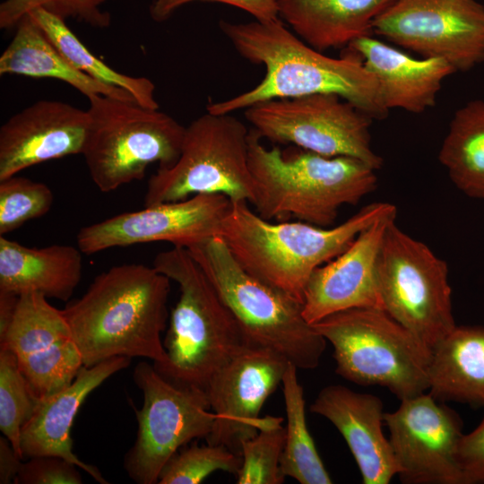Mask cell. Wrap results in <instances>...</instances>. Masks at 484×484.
Returning <instances> with one entry per match:
<instances>
[{"mask_svg": "<svg viewBox=\"0 0 484 484\" xmlns=\"http://www.w3.org/2000/svg\"><path fill=\"white\" fill-rule=\"evenodd\" d=\"M393 0H277L279 16L310 47L324 52L370 35Z\"/></svg>", "mask_w": 484, "mask_h": 484, "instance_id": "cell-24", "label": "cell"}, {"mask_svg": "<svg viewBox=\"0 0 484 484\" xmlns=\"http://www.w3.org/2000/svg\"><path fill=\"white\" fill-rule=\"evenodd\" d=\"M376 274L383 310L432 353L456 326L446 263L393 220L383 238Z\"/></svg>", "mask_w": 484, "mask_h": 484, "instance_id": "cell-10", "label": "cell"}, {"mask_svg": "<svg viewBox=\"0 0 484 484\" xmlns=\"http://www.w3.org/2000/svg\"><path fill=\"white\" fill-rule=\"evenodd\" d=\"M263 138L321 155L349 156L378 170L383 159L371 145L372 118L334 94H311L263 101L245 109Z\"/></svg>", "mask_w": 484, "mask_h": 484, "instance_id": "cell-12", "label": "cell"}, {"mask_svg": "<svg viewBox=\"0 0 484 484\" xmlns=\"http://www.w3.org/2000/svg\"><path fill=\"white\" fill-rule=\"evenodd\" d=\"M249 130L230 114H206L186 126L181 151L148 180L144 206L200 194H220L232 203L254 200L248 164Z\"/></svg>", "mask_w": 484, "mask_h": 484, "instance_id": "cell-9", "label": "cell"}, {"mask_svg": "<svg viewBox=\"0 0 484 484\" xmlns=\"http://www.w3.org/2000/svg\"><path fill=\"white\" fill-rule=\"evenodd\" d=\"M131 359L114 357L91 367H82L71 385L41 397L21 431L23 458L40 455L62 457L100 484L108 483L99 470L82 462L73 452L71 428L88 395L115 373L127 367Z\"/></svg>", "mask_w": 484, "mask_h": 484, "instance_id": "cell-20", "label": "cell"}, {"mask_svg": "<svg viewBox=\"0 0 484 484\" xmlns=\"http://www.w3.org/2000/svg\"><path fill=\"white\" fill-rule=\"evenodd\" d=\"M438 160L461 192L484 200V100H471L455 111Z\"/></svg>", "mask_w": 484, "mask_h": 484, "instance_id": "cell-27", "label": "cell"}, {"mask_svg": "<svg viewBox=\"0 0 484 484\" xmlns=\"http://www.w3.org/2000/svg\"><path fill=\"white\" fill-rule=\"evenodd\" d=\"M457 462L462 484H484V416L471 432L462 436Z\"/></svg>", "mask_w": 484, "mask_h": 484, "instance_id": "cell-37", "label": "cell"}, {"mask_svg": "<svg viewBox=\"0 0 484 484\" xmlns=\"http://www.w3.org/2000/svg\"><path fill=\"white\" fill-rule=\"evenodd\" d=\"M348 49L376 78L388 110L422 113L434 107L444 80L455 73L444 59L414 58L371 34L355 39Z\"/></svg>", "mask_w": 484, "mask_h": 484, "instance_id": "cell-21", "label": "cell"}, {"mask_svg": "<svg viewBox=\"0 0 484 484\" xmlns=\"http://www.w3.org/2000/svg\"><path fill=\"white\" fill-rule=\"evenodd\" d=\"M297 372L298 367L290 363L281 383L287 426L281 470L285 478L300 484H331L332 478L307 428L304 392Z\"/></svg>", "mask_w": 484, "mask_h": 484, "instance_id": "cell-28", "label": "cell"}, {"mask_svg": "<svg viewBox=\"0 0 484 484\" xmlns=\"http://www.w3.org/2000/svg\"><path fill=\"white\" fill-rule=\"evenodd\" d=\"M169 292L170 279L143 264L116 265L96 276L80 298L62 309L83 366L114 357L163 363Z\"/></svg>", "mask_w": 484, "mask_h": 484, "instance_id": "cell-2", "label": "cell"}, {"mask_svg": "<svg viewBox=\"0 0 484 484\" xmlns=\"http://www.w3.org/2000/svg\"><path fill=\"white\" fill-rule=\"evenodd\" d=\"M372 32L467 72L484 63V4L477 0H393Z\"/></svg>", "mask_w": 484, "mask_h": 484, "instance_id": "cell-13", "label": "cell"}, {"mask_svg": "<svg viewBox=\"0 0 484 484\" xmlns=\"http://www.w3.org/2000/svg\"><path fill=\"white\" fill-rule=\"evenodd\" d=\"M281 421V418L272 417L255 436L243 442L242 463L236 475L238 484H281L285 481L281 457L286 430Z\"/></svg>", "mask_w": 484, "mask_h": 484, "instance_id": "cell-31", "label": "cell"}, {"mask_svg": "<svg viewBox=\"0 0 484 484\" xmlns=\"http://www.w3.org/2000/svg\"><path fill=\"white\" fill-rule=\"evenodd\" d=\"M252 346L282 356L298 369L315 368L326 340L303 315V303L246 272L220 236L187 248Z\"/></svg>", "mask_w": 484, "mask_h": 484, "instance_id": "cell-6", "label": "cell"}, {"mask_svg": "<svg viewBox=\"0 0 484 484\" xmlns=\"http://www.w3.org/2000/svg\"><path fill=\"white\" fill-rule=\"evenodd\" d=\"M220 29L237 52L250 63L265 68L254 88L206 106L212 114H230L275 99L311 94H334L372 119L385 118L386 108L376 78L360 57L348 49L341 57L328 56L307 45L281 20L230 22Z\"/></svg>", "mask_w": 484, "mask_h": 484, "instance_id": "cell-1", "label": "cell"}, {"mask_svg": "<svg viewBox=\"0 0 484 484\" xmlns=\"http://www.w3.org/2000/svg\"><path fill=\"white\" fill-rule=\"evenodd\" d=\"M0 350L13 353L29 376L67 359L75 343L63 310L42 294L27 292L18 295L12 320L0 334Z\"/></svg>", "mask_w": 484, "mask_h": 484, "instance_id": "cell-22", "label": "cell"}, {"mask_svg": "<svg viewBox=\"0 0 484 484\" xmlns=\"http://www.w3.org/2000/svg\"><path fill=\"white\" fill-rule=\"evenodd\" d=\"M384 420L402 483L462 484L457 448L462 420L455 411L424 393L402 400Z\"/></svg>", "mask_w": 484, "mask_h": 484, "instance_id": "cell-15", "label": "cell"}, {"mask_svg": "<svg viewBox=\"0 0 484 484\" xmlns=\"http://www.w3.org/2000/svg\"><path fill=\"white\" fill-rule=\"evenodd\" d=\"M18 295L0 290V334L9 325L15 310Z\"/></svg>", "mask_w": 484, "mask_h": 484, "instance_id": "cell-39", "label": "cell"}, {"mask_svg": "<svg viewBox=\"0 0 484 484\" xmlns=\"http://www.w3.org/2000/svg\"><path fill=\"white\" fill-rule=\"evenodd\" d=\"M82 254L78 246L35 248L0 236V290L67 301L82 278Z\"/></svg>", "mask_w": 484, "mask_h": 484, "instance_id": "cell-23", "label": "cell"}, {"mask_svg": "<svg viewBox=\"0 0 484 484\" xmlns=\"http://www.w3.org/2000/svg\"><path fill=\"white\" fill-rule=\"evenodd\" d=\"M341 433L359 469L364 484H388L400 467L383 432L382 400L344 385L324 387L310 405Z\"/></svg>", "mask_w": 484, "mask_h": 484, "instance_id": "cell-19", "label": "cell"}, {"mask_svg": "<svg viewBox=\"0 0 484 484\" xmlns=\"http://www.w3.org/2000/svg\"><path fill=\"white\" fill-rule=\"evenodd\" d=\"M152 266L180 290L163 340L166 360L153 366L177 385L206 392L213 375L252 345L187 248L159 253Z\"/></svg>", "mask_w": 484, "mask_h": 484, "instance_id": "cell-5", "label": "cell"}, {"mask_svg": "<svg viewBox=\"0 0 484 484\" xmlns=\"http://www.w3.org/2000/svg\"><path fill=\"white\" fill-rule=\"evenodd\" d=\"M87 110L57 100H39L0 128V181L51 160L82 154Z\"/></svg>", "mask_w": 484, "mask_h": 484, "instance_id": "cell-18", "label": "cell"}, {"mask_svg": "<svg viewBox=\"0 0 484 484\" xmlns=\"http://www.w3.org/2000/svg\"><path fill=\"white\" fill-rule=\"evenodd\" d=\"M241 455L222 445L193 444L177 451L160 472V484H199L209 475L223 471L237 475Z\"/></svg>", "mask_w": 484, "mask_h": 484, "instance_id": "cell-32", "label": "cell"}, {"mask_svg": "<svg viewBox=\"0 0 484 484\" xmlns=\"http://www.w3.org/2000/svg\"><path fill=\"white\" fill-rule=\"evenodd\" d=\"M54 202L44 183L17 175L0 181V236L48 212Z\"/></svg>", "mask_w": 484, "mask_h": 484, "instance_id": "cell-33", "label": "cell"}, {"mask_svg": "<svg viewBox=\"0 0 484 484\" xmlns=\"http://www.w3.org/2000/svg\"><path fill=\"white\" fill-rule=\"evenodd\" d=\"M28 13L75 69L104 84L128 91L144 108H160L155 99L152 81L144 76H130L119 73L108 65L92 54L68 28L65 21L59 17L42 8H36Z\"/></svg>", "mask_w": 484, "mask_h": 484, "instance_id": "cell-29", "label": "cell"}, {"mask_svg": "<svg viewBox=\"0 0 484 484\" xmlns=\"http://www.w3.org/2000/svg\"><path fill=\"white\" fill-rule=\"evenodd\" d=\"M22 458L13 449L9 440L4 436L0 437V483H14L22 466Z\"/></svg>", "mask_w": 484, "mask_h": 484, "instance_id": "cell-38", "label": "cell"}, {"mask_svg": "<svg viewBox=\"0 0 484 484\" xmlns=\"http://www.w3.org/2000/svg\"><path fill=\"white\" fill-rule=\"evenodd\" d=\"M133 379L143 391V404L135 410L137 436L124 468L136 483L154 484L177 451L209 436L215 414L205 391L177 385L145 361L136 365Z\"/></svg>", "mask_w": 484, "mask_h": 484, "instance_id": "cell-11", "label": "cell"}, {"mask_svg": "<svg viewBox=\"0 0 484 484\" xmlns=\"http://www.w3.org/2000/svg\"><path fill=\"white\" fill-rule=\"evenodd\" d=\"M333 349L335 372L359 385H379L400 401L429 388L431 351L385 310L351 308L312 324Z\"/></svg>", "mask_w": 484, "mask_h": 484, "instance_id": "cell-7", "label": "cell"}, {"mask_svg": "<svg viewBox=\"0 0 484 484\" xmlns=\"http://www.w3.org/2000/svg\"><path fill=\"white\" fill-rule=\"evenodd\" d=\"M428 379L437 401L484 407V326L456 325L432 350Z\"/></svg>", "mask_w": 484, "mask_h": 484, "instance_id": "cell-25", "label": "cell"}, {"mask_svg": "<svg viewBox=\"0 0 484 484\" xmlns=\"http://www.w3.org/2000/svg\"><path fill=\"white\" fill-rule=\"evenodd\" d=\"M109 0H4L0 4V28H15L29 12L42 8L65 21L76 20L91 27L104 29L110 25L111 15L101 6Z\"/></svg>", "mask_w": 484, "mask_h": 484, "instance_id": "cell-34", "label": "cell"}, {"mask_svg": "<svg viewBox=\"0 0 484 484\" xmlns=\"http://www.w3.org/2000/svg\"><path fill=\"white\" fill-rule=\"evenodd\" d=\"M261 138L250 130L248 164L255 185L251 204L266 220L331 227L341 206L357 204L376 188V169L359 159L268 149Z\"/></svg>", "mask_w": 484, "mask_h": 484, "instance_id": "cell-4", "label": "cell"}, {"mask_svg": "<svg viewBox=\"0 0 484 484\" xmlns=\"http://www.w3.org/2000/svg\"><path fill=\"white\" fill-rule=\"evenodd\" d=\"M90 121L82 156L95 186L104 193L141 180L147 168L172 166L186 126L169 115L108 96L89 99Z\"/></svg>", "mask_w": 484, "mask_h": 484, "instance_id": "cell-8", "label": "cell"}, {"mask_svg": "<svg viewBox=\"0 0 484 484\" xmlns=\"http://www.w3.org/2000/svg\"><path fill=\"white\" fill-rule=\"evenodd\" d=\"M78 467L59 456L40 455L22 463L15 484H81Z\"/></svg>", "mask_w": 484, "mask_h": 484, "instance_id": "cell-35", "label": "cell"}, {"mask_svg": "<svg viewBox=\"0 0 484 484\" xmlns=\"http://www.w3.org/2000/svg\"><path fill=\"white\" fill-rule=\"evenodd\" d=\"M290 362L275 351L249 346L222 366L206 388L215 414L206 442L240 454L244 441L255 436L272 417L260 418L267 398L281 385Z\"/></svg>", "mask_w": 484, "mask_h": 484, "instance_id": "cell-16", "label": "cell"}, {"mask_svg": "<svg viewBox=\"0 0 484 484\" xmlns=\"http://www.w3.org/2000/svg\"><path fill=\"white\" fill-rule=\"evenodd\" d=\"M396 215L390 203L362 207L337 226L319 227L303 221H270L246 202L232 203L219 236L249 273L303 303L310 276L341 254L378 219Z\"/></svg>", "mask_w": 484, "mask_h": 484, "instance_id": "cell-3", "label": "cell"}, {"mask_svg": "<svg viewBox=\"0 0 484 484\" xmlns=\"http://www.w3.org/2000/svg\"><path fill=\"white\" fill-rule=\"evenodd\" d=\"M194 2H212L229 4L251 14L259 22L281 19L277 0H152L150 15L157 22L169 20L181 6Z\"/></svg>", "mask_w": 484, "mask_h": 484, "instance_id": "cell-36", "label": "cell"}, {"mask_svg": "<svg viewBox=\"0 0 484 484\" xmlns=\"http://www.w3.org/2000/svg\"><path fill=\"white\" fill-rule=\"evenodd\" d=\"M0 74L56 79L88 99L103 95L136 102L128 91L98 82L71 65L29 13L19 21L13 39L0 56Z\"/></svg>", "mask_w": 484, "mask_h": 484, "instance_id": "cell-26", "label": "cell"}, {"mask_svg": "<svg viewBox=\"0 0 484 484\" xmlns=\"http://www.w3.org/2000/svg\"><path fill=\"white\" fill-rule=\"evenodd\" d=\"M38 400L14 354L0 350V430L22 459V428L30 418Z\"/></svg>", "mask_w": 484, "mask_h": 484, "instance_id": "cell-30", "label": "cell"}, {"mask_svg": "<svg viewBox=\"0 0 484 484\" xmlns=\"http://www.w3.org/2000/svg\"><path fill=\"white\" fill-rule=\"evenodd\" d=\"M232 202L220 194L145 206L81 228L77 246L86 255L117 246L164 241L189 248L219 236Z\"/></svg>", "mask_w": 484, "mask_h": 484, "instance_id": "cell-14", "label": "cell"}, {"mask_svg": "<svg viewBox=\"0 0 484 484\" xmlns=\"http://www.w3.org/2000/svg\"><path fill=\"white\" fill-rule=\"evenodd\" d=\"M395 218L396 215L378 219L341 254L314 271L303 299V315L308 324L351 308L383 309L377 260L385 229Z\"/></svg>", "mask_w": 484, "mask_h": 484, "instance_id": "cell-17", "label": "cell"}]
</instances>
